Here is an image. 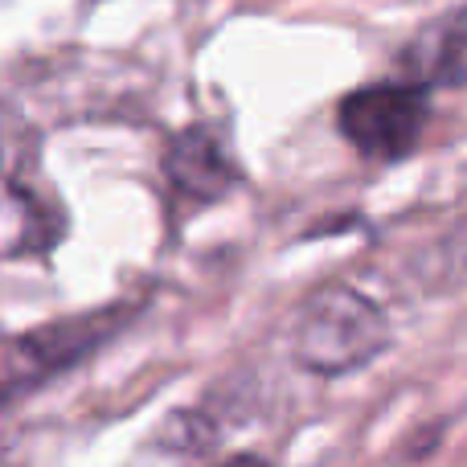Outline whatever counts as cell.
<instances>
[{
	"label": "cell",
	"instance_id": "cell-1",
	"mask_svg": "<svg viewBox=\"0 0 467 467\" xmlns=\"http://www.w3.org/2000/svg\"><path fill=\"white\" fill-rule=\"evenodd\" d=\"M389 324L373 299L353 287H328L307 304L296 328V357L312 373H353L386 348Z\"/></svg>",
	"mask_w": 467,
	"mask_h": 467
},
{
	"label": "cell",
	"instance_id": "cell-2",
	"mask_svg": "<svg viewBox=\"0 0 467 467\" xmlns=\"http://www.w3.org/2000/svg\"><path fill=\"white\" fill-rule=\"evenodd\" d=\"M431 115V90L410 78L373 82L361 87L337 107L340 136L365 156V161L394 164L419 148Z\"/></svg>",
	"mask_w": 467,
	"mask_h": 467
},
{
	"label": "cell",
	"instance_id": "cell-4",
	"mask_svg": "<svg viewBox=\"0 0 467 467\" xmlns=\"http://www.w3.org/2000/svg\"><path fill=\"white\" fill-rule=\"evenodd\" d=\"M169 181L181 189V193L197 197V202H210V197H222L226 189L238 181V164H234V152L226 148V140L213 128H189L181 131L169 144Z\"/></svg>",
	"mask_w": 467,
	"mask_h": 467
},
{
	"label": "cell",
	"instance_id": "cell-3",
	"mask_svg": "<svg viewBox=\"0 0 467 467\" xmlns=\"http://www.w3.org/2000/svg\"><path fill=\"white\" fill-rule=\"evenodd\" d=\"M406 78L427 90L467 87V8L431 21L410 46L402 49Z\"/></svg>",
	"mask_w": 467,
	"mask_h": 467
},
{
	"label": "cell",
	"instance_id": "cell-5",
	"mask_svg": "<svg viewBox=\"0 0 467 467\" xmlns=\"http://www.w3.org/2000/svg\"><path fill=\"white\" fill-rule=\"evenodd\" d=\"M57 238V218L25 177L0 169V254L46 250Z\"/></svg>",
	"mask_w": 467,
	"mask_h": 467
},
{
	"label": "cell",
	"instance_id": "cell-6",
	"mask_svg": "<svg viewBox=\"0 0 467 467\" xmlns=\"http://www.w3.org/2000/svg\"><path fill=\"white\" fill-rule=\"evenodd\" d=\"M226 467H266L263 460H254V455H238V460H230Z\"/></svg>",
	"mask_w": 467,
	"mask_h": 467
}]
</instances>
